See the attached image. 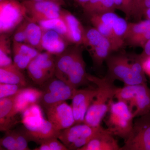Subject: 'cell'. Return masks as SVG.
<instances>
[{
  "label": "cell",
  "mask_w": 150,
  "mask_h": 150,
  "mask_svg": "<svg viewBox=\"0 0 150 150\" xmlns=\"http://www.w3.org/2000/svg\"><path fill=\"white\" fill-rule=\"evenodd\" d=\"M41 95L40 89L28 87L15 95V108L17 114L23 113L33 105L39 104Z\"/></svg>",
  "instance_id": "obj_21"
},
{
  "label": "cell",
  "mask_w": 150,
  "mask_h": 150,
  "mask_svg": "<svg viewBox=\"0 0 150 150\" xmlns=\"http://www.w3.org/2000/svg\"><path fill=\"white\" fill-rule=\"evenodd\" d=\"M150 32V20L146 19L137 23H129L124 35V41Z\"/></svg>",
  "instance_id": "obj_28"
},
{
  "label": "cell",
  "mask_w": 150,
  "mask_h": 150,
  "mask_svg": "<svg viewBox=\"0 0 150 150\" xmlns=\"http://www.w3.org/2000/svg\"><path fill=\"white\" fill-rule=\"evenodd\" d=\"M26 69L33 83L40 86L55 76V55L47 51L40 52L30 63Z\"/></svg>",
  "instance_id": "obj_12"
},
{
  "label": "cell",
  "mask_w": 150,
  "mask_h": 150,
  "mask_svg": "<svg viewBox=\"0 0 150 150\" xmlns=\"http://www.w3.org/2000/svg\"><path fill=\"white\" fill-rule=\"evenodd\" d=\"M1 148L8 150H17L16 130L5 131V134L0 140Z\"/></svg>",
  "instance_id": "obj_30"
},
{
  "label": "cell",
  "mask_w": 150,
  "mask_h": 150,
  "mask_svg": "<svg viewBox=\"0 0 150 150\" xmlns=\"http://www.w3.org/2000/svg\"><path fill=\"white\" fill-rule=\"evenodd\" d=\"M38 24L43 30H52L59 33L70 43H72L71 37L67 25L61 16L39 22Z\"/></svg>",
  "instance_id": "obj_27"
},
{
  "label": "cell",
  "mask_w": 150,
  "mask_h": 150,
  "mask_svg": "<svg viewBox=\"0 0 150 150\" xmlns=\"http://www.w3.org/2000/svg\"><path fill=\"white\" fill-rule=\"evenodd\" d=\"M27 17L26 9L21 1H0V33L12 32Z\"/></svg>",
  "instance_id": "obj_10"
},
{
  "label": "cell",
  "mask_w": 150,
  "mask_h": 150,
  "mask_svg": "<svg viewBox=\"0 0 150 150\" xmlns=\"http://www.w3.org/2000/svg\"><path fill=\"white\" fill-rule=\"evenodd\" d=\"M58 138H53L44 141L34 150H68L67 147Z\"/></svg>",
  "instance_id": "obj_33"
},
{
  "label": "cell",
  "mask_w": 150,
  "mask_h": 150,
  "mask_svg": "<svg viewBox=\"0 0 150 150\" xmlns=\"http://www.w3.org/2000/svg\"><path fill=\"white\" fill-rule=\"evenodd\" d=\"M82 7L89 16L115 12L116 9L113 0H89Z\"/></svg>",
  "instance_id": "obj_25"
},
{
  "label": "cell",
  "mask_w": 150,
  "mask_h": 150,
  "mask_svg": "<svg viewBox=\"0 0 150 150\" xmlns=\"http://www.w3.org/2000/svg\"><path fill=\"white\" fill-rule=\"evenodd\" d=\"M144 16L146 17V19L150 20V8L148 9L145 12Z\"/></svg>",
  "instance_id": "obj_41"
},
{
  "label": "cell",
  "mask_w": 150,
  "mask_h": 150,
  "mask_svg": "<svg viewBox=\"0 0 150 150\" xmlns=\"http://www.w3.org/2000/svg\"><path fill=\"white\" fill-rule=\"evenodd\" d=\"M8 34L0 35V67H5L13 64L12 60V48Z\"/></svg>",
  "instance_id": "obj_29"
},
{
  "label": "cell",
  "mask_w": 150,
  "mask_h": 150,
  "mask_svg": "<svg viewBox=\"0 0 150 150\" xmlns=\"http://www.w3.org/2000/svg\"><path fill=\"white\" fill-rule=\"evenodd\" d=\"M143 65L145 72H146L150 74V57L145 60Z\"/></svg>",
  "instance_id": "obj_37"
},
{
  "label": "cell",
  "mask_w": 150,
  "mask_h": 150,
  "mask_svg": "<svg viewBox=\"0 0 150 150\" xmlns=\"http://www.w3.org/2000/svg\"><path fill=\"white\" fill-rule=\"evenodd\" d=\"M0 1H2V0H0ZM16 1H20L21 2V0H16Z\"/></svg>",
  "instance_id": "obj_43"
},
{
  "label": "cell",
  "mask_w": 150,
  "mask_h": 150,
  "mask_svg": "<svg viewBox=\"0 0 150 150\" xmlns=\"http://www.w3.org/2000/svg\"><path fill=\"white\" fill-rule=\"evenodd\" d=\"M75 1L78 3L79 4L82 6V7L89 0H74Z\"/></svg>",
  "instance_id": "obj_40"
},
{
  "label": "cell",
  "mask_w": 150,
  "mask_h": 150,
  "mask_svg": "<svg viewBox=\"0 0 150 150\" xmlns=\"http://www.w3.org/2000/svg\"><path fill=\"white\" fill-rule=\"evenodd\" d=\"M149 8L150 0H133L131 17L139 20Z\"/></svg>",
  "instance_id": "obj_31"
},
{
  "label": "cell",
  "mask_w": 150,
  "mask_h": 150,
  "mask_svg": "<svg viewBox=\"0 0 150 150\" xmlns=\"http://www.w3.org/2000/svg\"><path fill=\"white\" fill-rule=\"evenodd\" d=\"M46 1V0H21V1Z\"/></svg>",
  "instance_id": "obj_42"
},
{
  "label": "cell",
  "mask_w": 150,
  "mask_h": 150,
  "mask_svg": "<svg viewBox=\"0 0 150 150\" xmlns=\"http://www.w3.org/2000/svg\"><path fill=\"white\" fill-rule=\"evenodd\" d=\"M46 1L54 3L60 6L66 5V3H65L64 0H46Z\"/></svg>",
  "instance_id": "obj_39"
},
{
  "label": "cell",
  "mask_w": 150,
  "mask_h": 150,
  "mask_svg": "<svg viewBox=\"0 0 150 150\" xmlns=\"http://www.w3.org/2000/svg\"><path fill=\"white\" fill-rule=\"evenodd\" d=\"M0 83L18 85L25 87L28 85L23 73L13 64L0 67Z\"/></svg>",
  "instance_id": "obj_23"
},
{
  "label": "cell",
  "mask_w": 150,
  "mask_h": 150,
  "mask_svg": "<svg viewBox=\"0 0 150 150\" xmlns=\"http://www.w3.org/2000/svg\"><path fill=\"white\" fill-rule=\"evenodd\" d=\"M101 126L94 127L85 123L75 124L61 131L58 139L69 150H79L104 130Z\"/></svg>",
  "instance_id": "obj_8"
},
{
  "label": "cell",
  "mask_w": 150,
  "mask_h": 150,
  "mask_svg": "<svg viewBox=\"0 0 150 150\" xmlns=\"http://www.w3.org/2000/svg\"><path fill=\"white\" fill-rule=\"evenodd\" d=\"M21 2L26 9L27 17L37 23L61 16V6L49 1H23Z\"/></svg>",
  "instance_id": "obj_13"
},
{
  "label": "cell",
  "mask_w": 150,
  "mask_h": 150,
  "mask_svg": "<svg viewBox=\"0 0 150 150\" xmlns=\"http://www.w3.org/2000/svg\"><path fill=\"white\" fill-rule=\"evenodd\" d=\"M12 50L13 64L21 71L26 69L33 59L41 52L26 43L16 42H13Z\"/></svg>",
  "instance_id": "obj_17"
},
{
  "label": "cell",
  "mask_w": 150,
  "mask_h": 150,
  "mask_svg": "<svg viewBox=\"0 0 150 150\" xmlns=\"http://www.w3.org/2000/svg\"><path fill=\"white\" fill-rule=\"evenodd\" d=\"M90 18L93 27L109 40L113 51L123 47L128 24L126 20L118 16L115 12L93 15Z\"/></svg>",
  "instance_id": "obj_3"
},
{
  "label": "cell",
  "mask_w": 150,
  "mask_h": 150,
  "mask_svg": "<svg viewBox=\"0 0 150 150\" xmlns=\"http://www.w3.org/2000/svg\"><path fill=\"white\" fill-rule=\"evenodd\" d=\"M115 98L128 104L134 118L150 111V88L146 83L119 88Z\"/></svg>",
  "instance_id": "obj_4"
},
{
  "label": "cell",
  "mask_w": 150,
  "mask_h": 150,
  "mask_svg": "<svg viewBox=\"0 0 150 150\" xmlns=\"http://www.w3.org/2000/svg\"><path fill=\"white\" fill-rule=\"evenodd\" d=\"M81 45L68 47L55 56L54 76L75 88L88 84L86 63Z\"/></svg>",
  "instance_id": "obj_1"
},
{
  "label": "cell",
  "mask_w": 150,
  "mask_h": 150,
  "mask_svg": "<svg viewBox=\"0 0 150 150\" xmlns=\"http://www.w3.org/2000/svg\"><path fill=\"white\" fill-rule=\"evenodd\" d=\"M108 71L106 75L112 80L123 82L125 86L146 83V76L135 74L132 69V61L122 54L110 55L105 60Z\"/></svg>",
  "instance_id": "obj_6"
},
{
  "label": "cell",
  "mask_w": 150,
  "mask_h": 150,
  "mask_svg": "<svg viewBox=\"0 0 150 150\" xmlns=\"http://www.w3.org/2000/svg\"><path fill=\"white\" fill-rule=\"evenodd\" d=\"M82 45L87 49L96 67H101L113 51L109 40L94 27L85 29Z\"/></svg>",
  "instance_id": "obj_9"
},
{
  "label": "cell",
  "mask_w": 150,
  "mask_h": 150,
  "mask_svg": "<svg viewBox=\"0 0 150 150\" xmlns=\"http://www.w3.org/2000/svg\"><path fill=\"white\" fill-rule=\"evenodd\" d=\"M133 0H122L121 11L126 15L128 18L131 17Z\"/></svg>",
  "instance_id": "obj_35"
},
{
  "label": "cell",
  "mask_w": 150,
  "mask_h": 150,
  "mask_svg": "<svg viewBox=\"0 0 150 150\" xmlns=\"http://www.w3.org/2000/svg\"><path fill=\"white\" fill-rule=\"evenodd\" d=\"M25 88L18 85L0 83V98L15 95Z\"/></svg>",
  "instance_id": "obj_32"
},
{
  "label": "cell",
  "mask_w": 150,
  "mask_h": 150,
  "mask_svg": "<svg viewBox=\"0 0 150 150\" xmlns=\"http://www.w3.org/2000/svg\"><path fill=\"white\" fill-rule=\"evenodd\" d=\"M42 95L39 104L46 109L68 100L72 99L77 89L56 77H52L40 86Z\"/></svg>",
  "instance_id": "obj_7"
},
{
  "label": "cell",
  "mask_w": 150,
  "mask_h": 150,
  "mask_svg": "<svg viewBox=\"0 0 150 150\" xmlns=\"http://www.w3.org/2000/svg\"><path fill=\"white\" fill-rule=\"evenodd\" d=\"M28 141L40 145L44 141L53 138H58L61 131L56 130L48 120H43L39 126L34 129H27L24 126L21 129Z\"/></svg>",
  "instance_id": "obj_16"
},
{
  "label": "cell",
  "mask_w": 150,
  "mask_h": 150,
  "mask_svg": "<svg viewBox=\"0 0 150 150\" xmlns=\"http://www.w3.org/2000/svg\"><path fill=\"white\" fill-rule=\"evenodd\" d=\"M87 79L96 85L98 92L86 113L83 123L97 127L101 126V121L109 111L119 88L115 85L114 81L106 76L100 78L88 74Z\"/></svg>",
  "instance_id": "obj_2"
},
{
  "label": "cell",
  "mask_w": 150,
  "mask_h": 150,
  "mask_svg": "<svg viewBox=\"0 0 150 150\" xmlns=\"http://www.w3.org/2000/svg\"><path fill=\"white\" fill-rule=\"evenodd\" d=\"M28 18L25 43L42 52L43 50L41 46V41L43 29L37 23L30 20Z\"/></svg>",
  "instance_id": "obj_24"
},
{
  "label": "cell",
  "mask_w": 150,
  "mask_h": 150,
  "mask_svg": "<svg viewBox=\"0 0 150 150\" xmlns=\"http://www.w3.org/2000/svg\"><path fill=\"white\" fill-rule=\"evenodd\" d=\"M45 110L48 121L58 131H62L76 124L71 106L66 101L54 105Z\"/></svg>",
  "instance_id": "obj_14"
},
{
  "label": "cell",
  "mask_w": 150,
  "mask_h": 150,
  "mask_svg": "<svg viewBox=\"0 0 150 150\" xmlns=\"http://www.w3.org/2000/svg\"><path fill=\"white\" fill-rule=\"evenodd\" d=\"M69 43L59 33L52 30H43L41 41L43 50L57 55L68 48Z\"/></svg>",
  "instance_id": "obj_19"
},
{
  "label": "cell",
  "mask_w": 150,
  "mask_h": 150,
  "mask_svg": "<svg viewBox=\"0 0 150 150\" xmlns=\"http://www.w3.org/2000/svg\"><path fill=\"white\" fill-rule=\"evenodd\" d=\"M28 18L25 19L16 28L12 36V42L25 43L26 40V28Z\"/></svg>",
  "instance_id": "obj_34"
},
{
  "label": "cell",
  "mask_w": 150,
  "mask_h": 150,
  "mask_svg": "<svg viewBox=\"0 0 150 150\" xmlns=\"http://www.w3.org/2000/svg\"><path fill=\"white\" fill-rule=\"evenodd\" d=\"M23 113L22 123L24 128L27 129H34L40 125L44 119L38 104L28 108Z\"/></svg>",
  "instance_id": "obj_26"
},
{
  "label": "cell",
  "mask_w": 150,
  "mask_h": 150,
  "mask_svg": "<svg viewBox=\"0 0 150 150\" xmlns=\"http://www.w3.org/2000/svg\"><path fill=\"white\" fill-rule=\"evenodd\" d=\"M15 97L0 98V130L5 131L11 129L16 124L17 114L15 108Z\"/></svg>",
  "instance_id": "obj_20"
},
{
  "label": "cell",
  "mask_w": 150,
  "mask_h": 150,
  "mask_svg": "<svg viewBox=\"0 0 150 150\" xmlns=\"http://www.w3.org/2000/svg\"><path fill=\"white\" fill-rule=\"evenodd\" d=\"M120 150H150V111L138 117Z\"/></svg>",
  "instance_id": "obj_11"
},
{
  "label": "cell",
  "mask_w": 150,
  "mask_h": 150,
  "mask_svg": "<svg viewBox=\"0 0 150 150\" xmlns=\"http://www.w3.org/2000/svg\"><path fill=\"white\" fill-rule=\"evenodd\" d=\"M137 56L143 64L146 59L150 57V39L143 48L142 53L140 55H137Z\"/></svg>",
  "instance_id": "obj_36"
},
{
  "label": "cell",
  "mask_w": 150,
  "mask_h": 150,
  "mask_svg": "<svg viewBox=\"0 0 150 150\" xmlns=\"http://www.w3.org/2000/svg\"><path fill=\"white\" fill-rule=\"evenodd\" d=\"M114 136L105 129L79 150H120L121 147Z\"/></svg>",
  "instance_id": "obj_18"
},
{
  "label": "cell",
  "mask_w": 150,
  "mask_h": 150,
  "mask_svg": "<svg viewBox=\"0 0 150 150\" xmlns=\"http://www.w3.org/2000/svg\"><path fill=\"white\" fill-rule=\"evenodd\" d=\"M116 9L121 11L122 10V0H113Z\"/></svg>",
  "instance_id": "obj_38"
},
{
  "label": "cell",
  "mask_w": 150,
  "mask_h": 150,
  "mask_svg": "<svg viewBox=\"0 0 150 150\" xmlns=\"http://www.w3.org/2000/svg\"><path fill=\"white\" fill-rule=\"evenodd\" d=\"M60 16L67 25L72 43L82 45L85 29L79 21L69 11L64 9H61Z\"/></svg>",
  "instance_id": "obj_22"
},
{
  "label": "cell",
  "mask_w": 150,
  "mask_h": 150,
  "mask_svg": "<svg viewBox=\"0 0 150 150\" xmlns=\"http://www.w3.org/2000/svg\"><path fill=\"white\" fill-rule=\"evenodd\" d=\"M108 112L105 122L107 130L125 141L130 135L134 123V115L129 105L121 100L113 101Z\"/></svg>",
  "instance_id": "obj_5"
},
{
  "label": "cell",
  "mask_w": 150,
  "mask_h": 150,
  "mask_svg": "<svg viewBox=\"0 0 150 150\" xmlns=\"http://www.w3.org/2000/svg\"><path fill=\"white\" fill-rule=\"evenodd\" d=\"M98 92L96 88L77 89L72 98L71 106L76 124L84 123L86 113Z\"/></svg>",
  "instance_id": "obj_15"
}]
</instances>
